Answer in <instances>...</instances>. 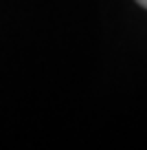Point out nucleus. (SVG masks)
I'll return each instance as SVG.
<instances>
[{
  "instance_id": "1",
  "label": "nucleus",
  "mask_w": 147,
  "mask_h": 150,
  "mask_svg": "<svg viewBox=\"0 0 147 150\" xmlns=\"http://www.w3.org/2000/svg\"><path fill=\"white\" fill-rule=\"evenodd\" d=\"M136 2H138L141 7H145V9H147V0H136Z\"/></svg>"
}]
</instances>
